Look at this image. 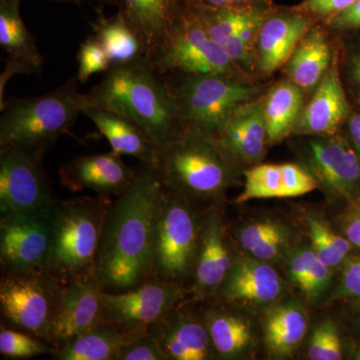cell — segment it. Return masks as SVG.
I'll return each mask as SVG.
<instances>
[{
  "instance_id": "6da1fadb",
  "label": "cell",
  "mask_w": 360,
  "mask_h": 360,
  "mask_svg": "<svg viewBox=\"0 0 360 360\" xmlns=\"http://www.w3.org/2000/svg\"><path fill=\"white\" fill-rule=\"evenodd\" d=\"M162 182L142 165L136 179L111 201L101 231L96 277L108 292L137 288L153 277V232Z\"/></svg>"
},
{
  "instance_id": "7a4b0ae2",
  "label": "cell",
  "mask_w": 360,
  "mask_h": 360,
  "mask_svg": "<svg viewBox=\"0 0 360 360\" xmlns=\"http://www.w3.org/2000/svg\"><path fill=\"white\" fill-rule=\"evenodd\" d=\"M86 101L136 123L158 148L182 129L167 77L146 56L111 65L103 80L86 94Z\"/></svg>"
},
{
  "instance_id": "3957f363",
  "label": "cell",
  "mask_w": 360,
  "mask_h": 360,
  "mask_svg": "<svg viewBox=\"0 0 360 360\" xmlns=\"http://www.w3.org/2000/svg\"><path fill=\"white\" fill-rule=\"evenodd\" d=\"M153 167L163 186L198 205L221 200L243 174L210 136L191 127L158 148Z\"/></svg>"
},
{
  "instance_id": "277c9868",
  "label": "cell",
  "mask_w": 360,
  "mask_h": 360,
  "mask_svg": "<svg viewBox=\"0 0 360 360\" xmlns=\"http://www.w3.org/2000/svg\"><path fill=\"white\" fill-rule=\"evenodd\" d=\"M77 77L47 94L13 97L0 116V148L11 146L44 160L59 137L68 134L82 115L86 94L78 91Z\"/></svg>"
},
{
  "instance_id": "5b68a950",
  "label": "cell",
  "mask_w": 360,
  "mask_h": 360,
  "mask_svg": "<svg viewBox=\"0 0 360 360\" xmlns=\"http://www.w3.org/2000/svg\"><path fill=\"white\" fill-rule=\"evenodd\" d=\"M110 198L56 200L46 269L63 284L96 277L97 250Z\"/></svg>"
},
{
  "instance_id": "8992f818",
  "label": "cell",
  "mask_w": 360,
  "mask_h": 360,
  "mask_svg": "<svg viewBox=\"0 0 360 360\" xmlns=\"http://www.w3.org/2000/svg\"><path fill=\"white\" fill-rule=\"evenodd\" d=\"M165 77L174 94L182 129L191 127L210 137L234 111L258 98L266 89L258 80L229 75Z\"/></svg>"
},
{
  "instance_id": "52a82bcc",
  "label": "cell",
  "mask_w": 360,
  "mask_h": 360,
  "mask_svg": "<svg viewBox=\"0 0 360 360\" xmlns=\"http://www.w3.org/2000/svg\"><path fill=\"white\" fill-rule=\"evenodd\" d=\"M203 217L196 203L162 184L155 212L153 276L188 290Z\"/></svg>"
},
{
  "instance_id": "ba28073f",
  "label": "cell",
  "mask_w": 360,
  "mask_h": 360,
  "mask_svg": "<svg viewBox=\"0 0 360 360\" xmlns=\"http://www.w3.org/2000/svg\"><path fill=\"white\" fill-rule=\"evenodd\" d=\"M150 60L162 75H222L257 80L236 65L208 34L195 11L186 6Z\"/></svg>"
},
{
  "instance_id": "9c48e42d",
  "label": "cell",
  "mask_w": 360,
  "mask_h": 360,
  "mask_svg": "<svg viewBox=\"0 0 360 360\" xmlns=\"http://www.w3.org/2000/svg\"><path fill=\"white\" fill-rule=\"evenodd\" d=\"M1 271L2 319L11 328L47 342L63 284L46 267Z\"/></svg>"
},
{
  "instance_id": "30bf717a",
  "label": "cell",
  "mask_w": 360,
  "mask_h": 360,
  "mask_svg": "<svg viewBox=\"0 0 360 360\" xmlns=\"http://www.w3.org/2000/svg\"><path fill=\"white\" fill-rule=\"evenodd\" d=\"M298 163L328 196L354 202L360 196L359 156L347 136H293Z\"/></svg>"
},
{
  "instance_id": "8fae6325",
  "label": "cell",
  "mask_w": 360,
  "mask_h": 360,
  "mask_svg": "<svg viewBox=\"0 0 360 360\" xmlns=\"http://www.w3.org/2000/svg\"><path fill=\"white\" fill-rule=\"evenodd\" d=\"M187 292L186 288L155 276L129 290H103V322L124 335L148 333L155 323L180 304Z\"/></svg>"
},
{
  "instance_id": "7c38bea8",
  "label": "cell",
  "mask_w": 360,
  "mask_h": 360,
  "mask_svg": "<svg viewBox=\"0 0 360 360\" xmlns=\"http://www.w3.org/2000/svg\"><path fill=\"white\" fill-rule=\"evenodd\" d=\"M42 161L11 146L0 148V217L51 214L58 200Z\"/></svg>"
},
{
  "instance_id": "4fadbf2b",
  "label": "cell",
  "mask_w": 360,
  "mask_h": 360,
  "mask_svg": "<svg viewBox=\"0 0 360 360\" xmlns=\"http://www.w3.org/2000/svg\"><path fill=\"white\" fill-rule=\"evenodd\" d=\"M271 6L191 9L198 14L210 37L224 47L236 65L257 78L255 75V44L260 25Z\"/></svg>"
},
{
  "instance_id": "5bb4252c",
  "label": "cell",
  "mask_w": 360,
  "mask_h": 360,
  "mask_svg": "<svg viewBox=\"0 0 360 360\" xmlns=\"http://www.w3.org/2000/svg\"><path fill=\"white\" fill-rule=\"evenodd\" d=\"M315 21L293 6H271L255 44V75L260 82L274 77Z\"/></svg>"
},
{
  "instance_id": "9a60e30c",
  "label": "cell",
  "mask_w": 360,
  "mask_h": 360,
  "mask_svg": "<svg viewBox=\"0 0 360 360\" xmlns=\"http://www.w3.org/2000/svg\"><path fill=\"white\" fill-rule=\"evenodd\" d=\"M51 214L0 217L1 270L46 267L51 250Z\"/></svg>"
},
{
  "instance_id": "2e32d148",
  "label": "cell",
  "mask_w": 360,
  "mask_h": 360,
  "mask_svg": "<svg viewBox=\"0 0 360 360\" xmlns=\"http://www.w3.org/2000/svg\"><path fill=\"white\" fill-rule=\"evenodd\" d=\"M103 292L96 277L63 284L47 343L59 349L103 323Z\"/></svg>"
},
{
  "instance_id": "e0dca14e",
  "label": "cell",
  "mask_w": 360,
  "mask_h": 360,
  "mask_svg": "<svg viewBox=\"0 0 360 360\" xmlns=\"http://www.w3.org/2000/svg\"><path fill=\"white\" fill-rule=\"evenodd\" d=\"M234 259L221 212L217 206H210L203 217L193 281L189 290L194 302H205L215 295Z\"/></svg>"
},
{
  "instance_id": "ac0fdd59",
  "label": "cell",
  "mask_w": 360,
  "mask_h": 360,
  "mask_svg": "<svg viewBox=\"0 0 360 360\" xmlns=\"http://www.w3.org/2000/svg\"><path fill=\"white\" fill-rule=\"evenodd\" d=\"M262 96L234 111L210 137L243 174L248 168L262 163L269 148Z\"/></svg>"
},
{
  "instance_id": "d6986e66",
  "label": "cell",
  "mask_w": 360,
  "mask_h": 360,
  "mask_svg": "<svg viewBox=\"0 0 360 360\" xmlns=\"http://www.w3.org/2000/svg\"><path fill=\"white\" fill-rule=\"evenodd\" d=\"M139 170L129 167L122 155L96 153L73 158L58 170L61 184L72 193L94 191L101 198L120 195L136 179Z\"/></svg>"
},
{
  "instance_id": "ffe728a7",
  "label": "cell",
  "mask_w": 360,
  "mask_h": 360,
  "mask_svg": "<svg viewBox=\"0 0 360 360\" xmlns=\"http://www.w3.org/2000/svg\"><path fill=\"white\" fill-rule=\"evenodd\" d=\"M352 110V103L341 82L338 44L330 70L307 99L290 137L330 136L340 134Z\"/></svg>"
},
{
  "instance_id": "44dd1931",
  "label": "cell",
  "mask_w": 360,
  "mask_h": 360,
  "mask_svg": "<svg viewBox=\"0 0 360 360\" xmlns=\"http://www.w3.org/2000/svg\"><path fill=\"white\" fill-rule=\"evenodd\" d=\"M278 272L266 262L252 257H238L214 296L233 305L264 307L283 295Z\"/></svg>"
},
{
  "instance_id": "7402d4cb",
  "label": "cell",
  "mask_w": 360,
  "mask_h": 360,
  "mask_svg": "<svg viewBox=\"0 0 360 360\" xmlns=\"http://www.w3.org/2000/svg\"><path fill=\"white\" fill-rule=\"evenodd\" d=\"M338 51V37L326 25L314 23L300 40L281 71L311 96L328 75Z\"/></svg>"
},
{
  "instance_id": "603a6c76",
  "label": "cell",
  "mask_w": 360,
  "mask_h": 360,
  "mask_svg": "<svg viewBox=\"0 0 360 360\" xmlns=\"http://www.w3.org/2000/svg\"><path fill=\"white\" fill-rule=\"evenodd\" d=\"M148 333L160 343L168 360H207L215 355L202 319L182 311L180 304L155 323Z\"/></svg>"
},
{
  "instance_id": "cb8c5ba5",
  "label": "cell",
  "mask_w": 360,
  "mask_h": 360,
  "mask_svg": "<svg viewBox=\"0 0 360 360\" xmlns=\"http://www.w3.org/2000/svg\"><path fill=\"white\" fill-rule=\"evenodd\" d=\"M245 188L236 203L265 198H291L319 188L316 180L300 163L259 165L243 172Z\"/></svg>"
},
{
  "instance_id": "d4e9b609",
  "label": "cell",
  "mask_w": 360,
  "mask_h": 360,
  "mask_svg": "<svg viewBox=\"0 0 360 360\" xmlns=\"http://www.w3.org/2000/svg\"><path fill=\"white\" fill-rule=\"evenodd\" d=\"M117 6L149 59L167 39L182 8L180 0H118Z\"/></svg>"
},
{
  "instance_id": "484cf974",
  "label": "cell",
  "mask_w": 360,
  "mask_h": 360,
  "mask_svg": "<svg viewBox=\"0 0 360 360\" xmlns=\"http://www.w3.org/2000/svg\"><path fill=\"white\" fill-rule=\"evenodd\" d=\"M82 115L108 139L113 153L134 156L142 165H155L158 148L136 123L115 111L90 103L84 106Z\"/></svg>"
},
{
  "instance_id": "4316f807",
  "label": "cell",
  "mask_w": 360,
  "mask_h": 360,
  "mask_svg": "<svg viewBox=\"0 0 360 360\" xmlns=\"http://www.w3.org/2000/svg\"><path fill=\"white\" fill-rule=\"evenodd\" d=\"M309 96L285 77L264 90L262 101L269 146L290 139Z\"/></svg>"
},
{
  "instance_id": "83f0119b",
  "label": "cell",
  "mask_w": 360,
  "mask_h": 360,
  "mask_svg": "<svg viewBox=\"0 0 360 360\" xmlns=\"http://www.w3.org/2000/svg\"><path fill=\"white\" fill-rule=\"evenodd\" d=\"M265 345L276 357H288L295 352L307 335V315L302 304L288 302L274 304L264 317Z\"/></svg>"
},
{
  "instance_id": "f1b7e54d",
  "label": "cell",
  "mask_w": 360,
  "mask_h": 360,
  "mask_svg": "<svg viewBox=\"0 0 360 360\" xmlns=\"http://www.w3.org/2000/svg\"><path fill=\"white\" fill-rule=\"evenodd\" d=\"M20 7V0H0V44L8 53L9 60L39 75L44 58L21 18Z\"/></svg>"
},
{
  "instance_id": "f546056e",
  "label": "cell",
  "mask_w": 360,
  "mask_h": 360,
  "mask_svg": "<svg viewBox=\"0 0 360 360\" xmlns=\"http://www.w3.org/2000/svg\"><path fill=\"white\" fill-rule=\"evenodd\" d=\"M201 319L210 333L215 355L220 359H236L245 354L252 345L253 335L250 324L245 319L224 307H210Z\"/></svg>"
},
{
  "instance_id": "4dcf8cb0",
  "label": "cell",
  "mask_w": 360,
  "mask_h": 360,
  "mask_svg": "<svg viewBox=\"0 0 360 360\" xmlns=\"http://www.w3.org/2000/svg\"><path fill=\"white\" fill-rule=\"evenodd\" d=\"M139 336L141 335H124L110 324L103 322L59 348L56 354L51 355V359L117 360L122 348Z\"/></svg>"
},
{
  "instance_id": "1f68e13d",
  "label": "cell",
  "mask_w": 360,
  "mask_h": 360,
  "mask_svg": "<svg viewBox=\"0 0 360 360\" xmlns=\"http://www.w3.org/2000/svg\"><path fill=\"white\" fill-rule=\"evenodd\" d=\"M91 27L92 34L96 35L103 45L111 65L130 63L146 56L141 40L120 13L108 18L98 11L97 20L92 23Z\"/></svg>"
},
{
  "instance_id": "d6a6232c",
  "label": "cell",
  "mask_w": 360,
  "mask_h": 360,
  "mask_svg": "<svg viewBox=\"0 0 360 360\" xmlns=\"http://www.w3.org/2000/svg\"><path fill=\"white\" fill-rule=\"evenodd\" d=\"M239 245L250 257L272 262L281 257L290 240L288 227L276 220L265 219L251 222L239 229Z\"/></svg>"
},
{
  "instance_id": "836d02e7",
  "label": "cell",
  "mask_w": 360,
  "mask_h": 360,
  "mask_svg": "<svg viewBox=\"0 0 360 360\" xmlns=\"http://www.w3.org/2000/svg\"><path fill=\"white\" fill-rule=\"evenodd\" d=\"M330 269L317 257L312 248H298L288 260L291 281L311 302H319L328 292L330 286Z\"/></svg>"
},
{
  "instance_id": "e575fe53",
  "label": "cell",
  "mask_w": 360,
  "mask_h": 360,
  "mask_svg": "<svg viewBox=\"0 0 360 360\" xmlns=\"http://www.w3.org/2000/svg\"><path fill=\"white\" fill-rule=\"evenodd\" d=\"M335 34L341 82L352 108L360 106V32Z\"/></svg>"
},
{
  "instance_id": "d590c367",
  "label": "cell",
  "mask_w": 360,
  "mask_h": 360,
  "mask_svg": "<svg viewBox=\"0 0 360 360\" xmlns=\"http://www.w3.org/2000/svg\"><path fill=\"white\" fill-rule=\"evenodd\" d=\"M307 227L312 250L324 264L335 269L345 262L352 248L347 238L336 233L326 221L316 217H309Z\"/></svg>"
},
{
  "instance_id": "8d00e7d4",
  "label": "cell",
  "mask_w": 360,
  "mask_h": 360,
  "mask_svg": "<svg viewBox=\"0 0 360 360\" xmlns=\"http://www.w3.org/2000/svg\"><path fill=\"white\" fill-rule=\"evenodd\" d=\"M58 348L34 336L1 326L0 354L7 359H28L39 355H53Z\"/></svg>"
},
{
  "instance_id": "74e56055",
  "label": "cell",
  "mask_w": 360,
  "mask_h": 360,
  "mask_svg": "<svg viewBox=\"0 0 360 360\" xmlns=\"http://www.w3.org/2000/svg\"><path fill=\"white\" fill-rule=\"evenodd\" d=\"M307 356L311 360H340L342 345L338 328L331 321H322L310 336Z\"/></svg>"
},
{
  "instance_id": "f35d334b",
  "label": "cell",
  "mask_w": 360,
  "mask_h": 360,
  "mask_svg": "<svg viewBox=\"0 0 360 360\" xmlns=\"http://www.w3.org/2000/svg\"><path fill=\"white\" fill-rule=\"evenodd\" d=\"M77 59L78 70L75 77L79 84H85L92 75L99 71H108L111 66L108 54L94 34L80 44Z\"/></svg>"
},
{
  "instance_id": "ab89813d",
  "label": "cell",
  "mask_w": 360,
  "mask_h": 360,
  "mask_svg": "<svg viewBox=\"0 0 360 360\" xmlns=\"http://www.w3.org/2000/svg\"><path fill=\"white\" fill-rule=\"evenodd\" d=\"M355 0H302L293 6L296 11L309 16L315 22L326 25L345 11Z\"/></svg>"
},
{
  "instance_id": "60d3db41",
  "label": "cell",
  "mask_w": 360,
  "mask_h": 360,
  "mask_svg": "<svg viewBox=\"0 0 360 360\" xmlns=\"http://www.w3.org/2000/svg\"><path fill=\"white\" fill-rule=\"evenodd\" d=\"M117 360H168L160 343L150 333H144L125 345Z\"/></svg>"
},
{
  "instance_id": "b9f144b4",
  "label": "cell",
  "mask_w": 360,
  "mask_h": 360,
  "mask_svg": "<svg viewBox=\"0 0 360 360\" xmlns=\"http://www.w3.org/2000/svg\"><path fill=\"white\" fill-rule=\"evenodd\" d=\"M333 298L360 300V255L352 257L345 264L340 285L336 288Z\"/></svg>"
},
{
  "instance_id": "7bdbcfd3",
  "label": "cell",
  "mask_w": 360,
  "mask_h": 360,
  "mask_svg": "<svg viewBox=\"0 0 360 360\" xmlns=\"http://www.w3.org/2000/svg\"><path fill=\"white\" fill-rule=\"evenodd\" d=\"M182 6L189 8H253L274 6V0H180Z\"/></svg>"
},
{
  "instance_id": "ee69618b",
  "label": "cell",
  "mask_w": 360,
  "mask_h": 360,
  "mask_svg": "<svg viewBox=\"0 0 360 360\" xmlns=\"http://www.w3.org/2000/svg\"><path fill=\"white\" fill-rule=\"evenodd\" d=\"M335 33L360 32V0L324 25Z\"/></svg>"
},
{
  "instance_id": "f6af8a7d",
  "label": "cell",
  "mask_w": 360,
  "mask_h": 360,
  "mask_svg": "<svg viewBox=\"0 0 360 360\" xmlns=\"http://www.w3.org/2000/svg\"><path fill=\"white\" fill-rule=\"evenodd\" d=\"M352 144L355 153L359 156L360 162V106H354L348 116L345 127L341 130Z\"/></svg>"
},
{
  "instance_id": "bcb514c9",
  "label": "cell",
  "mask_w": 360,
  "mask_h": 360,
  "mask_svg": "<svg viewBox=\"0 0 360 360\" xmlns=\"http://www.w3.org/2000/svg\"><path fill=\"white\" fill-rule=\"evenodd\" d=\"M345 236L352 245L360 248V214L354 213L345 221Z\"/></svg>"
},
{
  "instance_id": "7dc6e473",
  "label": "cell",
  "mask_w": 360,
  "mask_h": 360,
  "mask_svg": "<svg viewBox=\"0 0 360 360\" xmlns=\"http://www.w3.org/2000/svg\"><path fill=\"white\" fill-rule=\"evenodd\" d=\"M53 1L60 2H73V4H82L85 1H99L103 2V4H112V6H117L118 0H53Z\"/></svg>"
},
{
  "instance_id": "c3c4849f",
  "label": "cell",
  "mask_w": 360,
  "mask_h": 360,
  "mask_svg": "<svg viewBox=\"0 0 360 360\" xmlns=\"http://www.w3.org/2000/svg\"><path fill=\"white\" fill-rule=\"evenodd\" d=\"M354 213H359L360 214V196L357 200L354 201Z\"/></svg>"
},
{
  "instance_id": "681fc988",
  "label": "cell",
  "mask_w": 360,
  "mask_h": 360,
  "mask_svg": "<svg viewBox=\"0 0 360 360\" xmlns=\"http://www.w3.org/2000/svg\"><path fill=\"white\" fill-rule=\"evenodd\" d=\"M355 359L360 360V347L359 349L357 350L356 354H355Z\"/></svg>"
},
{
  "instance_id": "f907efd6",
  "label": "cell",
  "mask_w": 360,
  "mask_h": 360,
  "mask_svg": "<svg viewBox=\"0 0 360 360\" xmlns=\"http://www.w3.org/2000/svg\"><path fill=\"white\" fill-rule=\"evenodd\" d=\"M359 324H360V307H359Z\"/></svg>"
}]
</instances>
